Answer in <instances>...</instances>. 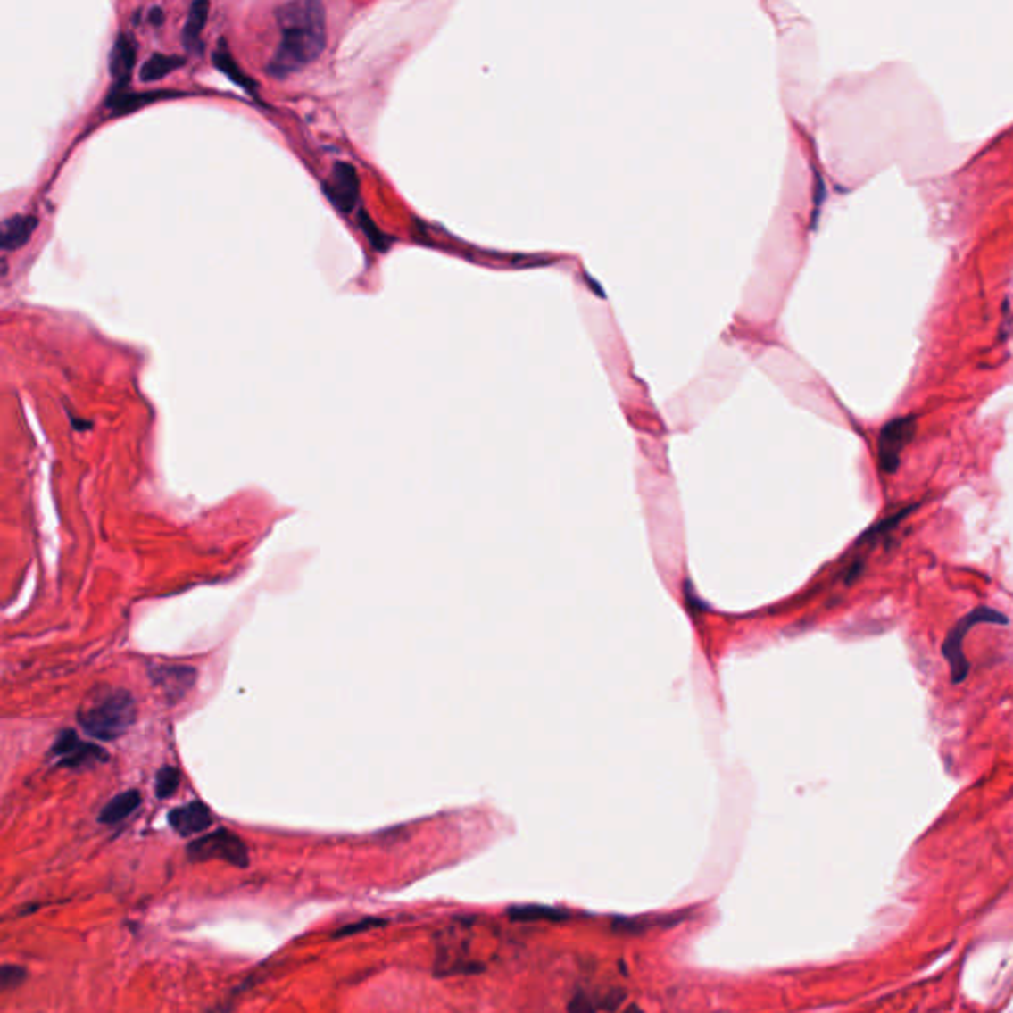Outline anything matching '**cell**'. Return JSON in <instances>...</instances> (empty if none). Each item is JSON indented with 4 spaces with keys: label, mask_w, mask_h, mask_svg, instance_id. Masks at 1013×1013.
I'll list each match as a JSON object with an SVG mask.
<instances>
[{
    "label": "cell",
    "mask_w": 1013,
    "mask_h": 1013,
    "mask_svg": "<svg viewBox=\"0 0 1013 1013\" xmlns=\"http://www.w3.org/2000/svg\"><path fill=\"white\" fill-rule=\"evenodd\" d=\"M137 705L129 691L97 689L81 705L78 720L89 736L115 741L135 723Z\"/></svg>",
    "instance_id": "obj_2"
},
{
    "label": "cell",
    "mask_w": 1013,
    "mask_h": 1013,
    "mask_svg": "<svg viewBox=\"0 0 1013 1013\" xmlns=\"http://www.w3.org/2000/svg\"><path fill=\"white\" fill-rule=\"evenodd\" d=\"M281 38L268 71L276 78L295 74L321 56L325 48V8L317 0H295L276 11Z\"/></svg>",
    "instance_id": "obj_1"
},
{
    "label": "cell",
    "mask_w": 1013,
    "mask_h": 1013,
    "mask_svg": "<svg viewBox=\"0 0 1013 1013\" xmlns=\"http://www.w3.org/2000/svg\"><path fill=\"white\" fill-rule=\"evenodd\" d=\"M380 925H385V923H382V920H377V918L361 920V923H357V925H346V926H343V928L336 930V933H335V938L351 936V934L357 933V930H370V928H374V926H380Z\"/></svg>",
    "instance_id": "obj_23"
},
{
    "label": "cell",
    "mask_w": 1013,
    "mask_h": 1013,
    "mask_svg": "<svg viewBox=\"0 0 1013 1013\" xmlns=\"http://www.w3.org/2000/svg\"><path fill=\"white\" fill-rule=\"evenodd\" d=\"M596 1009L598 1006L594 1003V1000H590V996H586L584 992L574 993V998L569 1003L570 1013H596Z\"/></svg>",
    "instance_id": "obj_22"
},
{
    "label": "cell",
    "mask_w": 1013,
    "mask_h": 1013,
    "mask_svg": "<svg viewBox=\"0 0 1013 1013\" xmlns=\"http://www.w3.org/2000/svg\"><path fill=\"white\" fill-rule=\"evenodd\" d=\"M359 190H361V182L353 164L335 162L331 180L325 185V193L336 204V208L345 210V212L353 210V206L357 204L359 200Z\"/></svg>",
    "instance_id": "obj_8"
},
{
    "label": "cell",
    "mask_w": 1013,
    "mask_h": 1013,
    "mask_svg": "<svg viewBox=\"0 0 1013 1013\" xmlns=\"http://www.w3.org/2000/svg\"><path fill=\"white\" fill-rule=\"evenodd\" d=\"M149 16H151V18H149V21H151L153 24H161V22H162V11H161V8H157V6L151 8Z\"/></svg>",
    "instance_id": "obj_24"
},
{
    "label": "cell",
    "mask_w": 1013,
    "mask_h": 1013,
    "mask_svg": "<svg viewBox=\"0 0 1013 1013\" xmlns=\"http://www.w3.org/2000/svg\"><path fill=\"white\" fill-rule=\"evenodd\" d=\"M26 972L22 966H16V964H4L3 970H0V985H3V990H11L16 988V985H21L26 980Z\"/></svg>",
    "instance_id": "obj_20"
},
{
    "label": "cell",
    "mask_w": 1013,
    "mask_h": 1013,
    "mask_svg": "<svg viewBox=\"0 0 1013 1013\" xmlns=\"http://www.w3.org/2000/svg\"><path fill=\"white\" fill-rule=\"evenodd\" d=\"M685 915L681 917H673V915H650V917H619L616 923H614V930L618 933H634V934H640L645 933V930L655 928V926H671V925H677Z\"/></svg>",
    "instance_id": "obj_14"
},
{
    "label": "cell",
    "mask_w": 1013,
    "mask_h": 1013,
    "mask_svg": "<svg viewBox=\"0 0 1013 1013\" xmlns=\"http://www.w3.org/2000/svg\"><path fill=\"white\" fill-rule=\"evenodd\" d=\"M164 94H112L109 97V107L117 109V112H133L139 105L151 104L154 99H161Z\"/></svg>",
    "instance_id": "obj_18"
},
{
    "label": "cell",
    "mask_w": 1013,
    "mask_h": 1013,
    "mask_svg": "<svg viewBox=\"0 0 1013 1013\" xmlns=\"http://www.w3.org/2000/svg\"><path fill=\"white\" fill-rule=\"evenodd\" d=\"M915 418H897L883 428L879 434V463L883 471H897L901 452L915 436Z\"/></svg>",
    "instance_id": "obj_5"
},
{
    "label": "cell",
    "mask_w": 1013,
    "mask_h": 1013,
    "mask_svg": "<svg viewBox=\"0 0 1013 1013\" xmlns=\"http://www.w3.org/2000/svg\"><path fill=\"white\" fill-rule=\"evenodd\" d=\"M36 228H38V218L29 214H18L6 218L3 222V234H0V248L3 252L21 250L22 245L29 244Z\"/></svg>",
    "instance_id": "obj_11"
},
{
    "label": "cell",
    "mask_w": 1013,
    "mask_h": 1013,
    "mask_svg": "<svg viewBox=\"0 0 1013 1013\" xmlns=\"http://www.w3.org/2000/svg\"><path fill=\"white\" fill-rule=\"evenodd\" d=\"M169 824L182 837L198 835L212 826V811L203 801H190L170 811Z\"/></svg>",
    "instance_id": "obj_10"
},
{
    "label": "cell",
    "mask_w": 1013,
    "mask_h": 1013,
    "mask_svg": "<svg viewBox=\"0 0 1013 1013\" xmlns=\"http://www.w3.org/2000/svg\"><path fill=\"white\" fill-rule=\"evenodd\" d=\"M509 917L517 920V923H559V920H567L569 912L556 907H544V905H519L509 909Z\"/></svg>",
    "instance_id": "obj_13"
},
{
    "label": "cell",
    "mask_w": 1013,
    "mask_h": 1013,
    "mask_svg": "<svg viewBox=\"0 0 1013 1013\" xmlns=\"http://www.w3.org/2000/svg\"><path fill=\"white\" fill-rule=\"evenodd\" d=\"M208 11L210 4L204 3V0H196V3L190 4L185 29H182V42H185L188 50H195V46L198 44L200 34H203L208 22Z\"/></svg>",
    "instance_id": "obj_15"
},
{
    "label": "cell",
    "mask_w": 1013,
    "mask_h": 1013,
    "mask_svg": "<svg viewBox=\"0 0 1013 1013\" xmlns=\"http://www.w3.org/2000/svg\"><path fill=\"white\" fill-rule=\"evenodd\" d=\"M141 804V796L137 790H127L120 796H115L112 801H107L104 806L102 814H99V821L105 826H112V824H120L125 818H129L133 811L139 808Z\"/></svg>",
    "instance_id": "obj_12"
},
{
    "label": "cell",
    "mask_w": 1013,
    "mask_h": 1013,
    "mask_svg": "<svg viewBox=\"0 0 1013 1013\" xmlns=\"http://www.w3.org/2000/svg\"><path fill=\"white\" fill-rule=\"evenodd\" d=\"M179 784H180V772L175 768V766H164V768H161L157 774V786H154V792H157L159 798H169L177 792Z\"/></svg>",
    "instance_id": "obj_19"
},
{
    "label": "cell",
    "mask_w": 1013,
    "mask_h": 1013,
    "mask_svg": "<svg viewBox=\"0 0 1013 1013\" xmlns=\"http://www.w3.org/2000/svg\"><path fill=\"white\" fill-rule=\"evenodd\" d=\"M361 226H362V230L367 232L369 240H370L374 245H377V248H380V250L386 248V245H388L386 236L382 234V232L378 230V228L372 224V220H370V218H369L367 214H361Z\"/></svg>",
    "instance_id": "obj_21"
},
{
    "label": "cell",
    "mask_w": 1013,
    "mask_h": 1013,
    "mask_svg": "<svg viewBox=\"0 0 1013 1013\" xmlns=\"http://www.w3.org/2000/svg\"><path fill=\"white\" fill-rule=\"evenodd\" d=\"M52 752L58 756L68 768H81V766L104 762L107 756L99 746L84 743L74 730H63L54 743Z\"/></svg>",
    "instance_id": "obj_6"
},
{
    "label": "cell",
    "mask_w": 1013,
    "mask_h": 1013,
    "mask_svg": "<svg viewBox=\"0 0 1013 1013\" xmlns=\"http://www.w3.org/2000/svg\"><path fill=\"white\" fill-rule=\"evenodd\" d=\"M135 63H137V46L133 38L129 34L123 32L117 34L112 54H109V74H112L115 84L113 94H117V91L129 84Z\"/></svg>",
    "instance_id": "obj_9"
},
{
    "label": "cell",
    "mask_w": 1013,
    "mask_h": 1013,
    "mask_svg": "<svg viewBox=\"0 0 1013 1013\" xmlns=\"http://www.w3.org/2000/svg\"><path fill=\"white\" fill-rule=\"evenodd\" d=\"M980 622H990V624H1008V618L1000 614V611L992 610V608H976L974 611H970L968 616H964L960 622H958L952 629L951 634H948L946 642H944V657L946 661L951 663V671H952V681L954 683H960L966 679V675H968V661H966L964 652H962V642L966 634L970 632V629L980 624Z\"/></svg>",
    "instance_id": "obj_4"
},
{
    "label": "cell",
    "mask_w": 1013,
    "mask_h": 1013,
    "mask_svg": "<svg viewBox=\"0 0 1013 1013\" xmlns=\"http://www.w3.org/2000/svg\"><path fill=\"white\" fill-rule=\"evenodd\" d=\"M185 60L180 56H170V54H153V56L143 63L141 70H139V78L145 84H153V81L162 79L164 76H169L170 71H175L177 68H180Z\"/></svg>",
    "instance_id": "obj_16"
},
{
    "label": "cell",
    "mask_w": 1013,
    "mask_h": 1013,
    "mask_svg": "<svg viewBox=\"0 0 1013 1013\" xmlns=\"http://www.w3.org/2000/svg\"><path fill=\"white\" fill-rule=\"evenodd\" d=\"M214 63L224 71L226 76H230L232 81H236V84H240L242 87L252 89L250 78L245 76L244 71L238 68V63L234 62V58L230 56V54H228V52L222 48V44H220V48H218V50L214 52Z\"/></svg>",
    "instance_id": "obj_17"
},
{
    "label": "cell",
    "mask_w": 1013,
    "mask_h": 1013,
    "mask_svg": "<svg viewBox=\"0 0 1013 1013\" xmlns=\"http://www.w3.org/2000/svg\"><path fill=\"white\" fill-rule=\"evenodd\" d=\"M624 1013H644V1011H642V1009H640V1008H635V1006H632V1008H627V1009H626V1011H624Z\"/></svg>",
    "instance_id": "obj_25"
},
{
    "label": "cell",
    "mask_w": 1013,
    "mask_h": 1013,
    "mask_svg": "<svg viewBox=\"0 0 1013 1013\" xmlns=\"http://www.w3.org/2000/svg\"><path fill=\"white\" fill-rule=\"evenodd\" d=\"M187 853L190 861L216 859L232 867H240V869L248 867L250 863L248 847H245V843L238 835L228 832V829H218V832L195 839V842L188 845Z\"/></svg>",
    "instance_id": "obj_3"
},
{
    "label": "cell",
    "mask_w": 1013,
    "mask_h": 1013,
    "mask_svg": "<svg viewBox=\"0 0 1013 1013\" xmlns=\"http://www.w3.org/2000/svg\"><path fill=\"white\" fill-rule=\"evenodd\" d=\"M151 679L170 702L180 701L193 689L196 681V669L188 665H157L151 669Z\"/></svg>",
    "instance_id": "obj_7"
}]
</instances>
